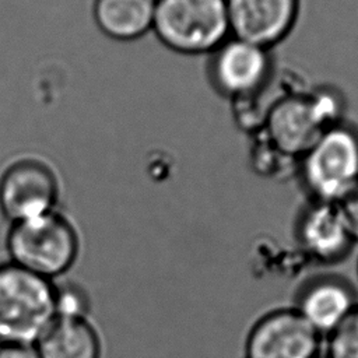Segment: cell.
Here are the masks:
<instances>
[{"label": "cell", "mask_w": 358, "mask_h": 358, "mask_svg": "<svg viewBox=\"0 0 358 358\" xmlns=\"http://www.w3.org/2000/svg\"><path fill=\"white\" fill-rule=\"evenodd\" d=\"M334 204L337 206L352 241L358 242V183Z\"/></svg>", "instance_id": "obj_16"}, {"label": "cell", "mask_w": 358, "mask_h": 358, "mask_svg": "<svg viewBox=\"0 0 358 358\" xmlns=\"http://www.w3.org/2000/svg\"><path fill=\"white\" fill-rule=\"evenodd\" d=\"M157 0H95L94 17L108 36L129 41L152 28Z\"/></svg>", "instance_id": "obj_13"}, {"label": "cell", "mask_w": 358, "mask_h": 358, "mask_svg": "<svg viewBox=\"0 0 358 358\" xmlns=\"http://www.w3.org/2000/svg\"><path fill=\"white\" fill-rule=\"evenodd\" d=\"M327 358H358V305L327 336Z\"/></svg>", "instance_id": "obj_14"}, {"label": "cell", "mask_w": 358, "mask_h": 358, "mask_svg": "<svg viewBox=\"0 0 358 358\" xmlns=\"http://www.w3.org/2000/svg\"><path fill=\"white\" fill-rule=\"evenodd\" d=\"M317 358H327V357H317Z\"/></svg>", "instance_id": "obj_18"}, {"label": "cell", "mask_w": 358, "mask_h": 358, "mask_svg": "<svg viewBox=\"0 0 358 358\" xmlns=\"http://www.w3.org/2000/svg\"><path fill=\"white\" fill-rule=\"evenodd\" d=\"M0 358H39L35 345H0Z\"/></svg>", "instance_id": "obj_17"}, {"label": "cell", "mask_w": 358, "mask_h": 358, "mask_svg": "<svg viewBox=\"0 0 358 358\" xmlns=\"http://www.w3.org/2000/svg\"><path fill=\"white\" fill-rule=\"evenodd\" d=\"M299 158L301 179L313 201L337 203L358 183V130L334 124Z\"/></svg>", "instance_id": "obj_4"}, {"label": "cell", "mask_w": 358, "mask_h": 358, "mask_svg": "<svg viewBox=\"0 0 358 358\" xmlns=\"http://www.w3.org/2000/svg\"><path fill=\"white\" fill-rule=\"evenodd\" d=\"M320 334L292 309L262 316L245 343V358H317Z\"/></svg>", "instance_id": "obj_6"}, {"label": "cell", "mask_w": 358, "mask_h": 358, "mask_svg": "<svg viewBox=\"0 0 358 358\" xmlns=\"http://www.w3.org/2000/svg\"><path fill=\"white\" fill-rule=\"evenodd\" d=\"M341 101L333 91L289 95L266 113V131L271 144L288 157H302L317 137L340 122Z\"/></svg>", "instance_id": "obj_5"}, {"label": "cell", "mask_w": 358, "mask_h": 358, "mask_svg": "<svg viewBox=\"0 0 358 358\" xmlns=\"http://www.w3.org/2000/svg\"><path fill=\"white\" fill-rule=\"evenodd\" d=\"M271 57L268 49L229 36L213 53L210 76L215 88L234 99L253 96L268 80Z\"/></svg>", "instance_id": "obj_7"}, {"label": "cell", "mask_w": 358, "mask_h": 358, "mask_svg": "<svg viewBox=\"0 0 358 358\" xmlns=\"http://www.w3.org/2000/svg\"><path fill=\"white\" fill-rule=\"evenodd\" d=\"M301 248L310 259L331 264L343 260L355 243L334 203L312 201L296 225Z\"/></svg>", "instance_id": "obj_10"}, {"label": "cell", "mask_w": 358, "mask_h": 358, "mask_svg": "<svg viewBox=\"0 0 358 358\" xmlns=\"http://www.w3.org/2000/svg\"><path fill=\"white\" fill-rule=\"evenodd\" d=\"M231 36L270 50L292 31L299 0H225Z\"/></svg>", "instance_id": "obj_9"}, {"label": "cell", "mask_w": 358, "mask_h": 358, "mask_svg": "<svg viewBox=\"0 0 358 358\" xmlns=\"http://www.w3.org/2000/svg\"><path fill=\"white\" fill-rule=\"evenodd\" d=\"M78 248L74 227L56 211L15 222L7 238L11 262L48 280L74 264Z\"/></svg>", "instance_id": "obj_2"}, {"label": "cell", "mask_w": 358, "mask_h": 358, "mask_svg": "<svg viewBox=\"0 0 358 358\" xmlns=\"http://www.w3.org/2000/svg\"><path fill=\"white\" fill-rule=\"evenodd\" d=\"M35 348L39 358H101V338L87 317H56Z\"/></svg>", "instance_id": "obj_12"}, {"label": "cell", "mask_w": 358, "mask_h": 358, "mask_svg": "<svg viewBox=\"0 0 358 358\" xmlns=\"http://www.w3.org/2000/svg\"><path fill=\"white\" fill-rule=\"evenodd\" d=\"M55 302L57 317H85L90 306L85 291L74 284L56 287Z\"/></svg>", "instance_id": "obj_15"}, {"label": "cell", "mask_w": 358, "mask_h": 358, "mask_svg": "<svg viewBox=\"0 0 358 358\" xmlns=\"http://www.w3.org/2000/svg\"><path fill=\"white\" fill-rule=\"evenodd\" d=\"M55 294L50 280L0 264V345H35L57 317Z\"/></svg>", "instance_id": "obj_1"}, {"label": "cell", "mask_w": 358, "mask_h": 358, "mask_svg": "<svg viewBox=\"0 0 358 358\" xmlns=\"http://www.w3.org/2000/svg\"><path fill=\"white\" fill-rule=\"evenodd\" d=\"M57 194L55 173L32 159L11 165L0 180V208L13 224L55 211Z\"/></svg>", "instance_id": "obj_8"}, {"label": "cell", "mask_w": 358, "mask_h": 358, "mask_svg": "<svg viewBox=\"0 0 358 358\" xmlns=\"http://www.w3.org/2000/svg\"><path fill=\"white\" fill-rule=\"evenodd\" d=\"M152 28L171 49L213 53L229 36L225 0H157Z\"/></svg>", "instance_id": "obj_3"}, {"label": "cell", "mask_w": 358, "mask_h": 358, "mask_svg": "<svg viewBox=\"0 0 358 358\" xmlns=\"http://www.w3.org/2000/svg\"><path fill=\"white\" fill-rule=\"evenodd\" d=\"M357 305L355 289L347 280L320 275L301 288L295 309L320 336H329Z\"/></svg>", "instance_id": "obj_11"}]
</instances>
